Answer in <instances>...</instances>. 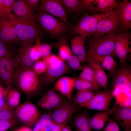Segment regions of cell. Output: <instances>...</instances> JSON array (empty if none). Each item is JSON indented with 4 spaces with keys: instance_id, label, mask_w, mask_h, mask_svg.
I'll return each mask as SVG.
<instances>
[{
    "instance_id": "1",
    "label": "cell",
    "mask_w": 131,
    "mask_h": 131,
    "mask_svg": "<svg viewBox=\"0 0 131 131\" xmlns=\"http://www.w3.org/2000/svg\"><path fill=\"white\" fill-rule=\"evenodd\" d=\"M38 75L32 68L16 69L13 74L12 86L14 85L26 96H31L38 90L42 83Z\"/></svg>"
},
{
    "instance_id": "2",
    "label": "cell",
    "mask_w": 131,
    "mask_h": 131,
    "mask_svg": "<svg viewBox=\"0 0 131 131\" xmlns=\"http://www.w3.org/2000/svg\"><path fill=\"white\" fill-rule=\"evenodd\" d=\"M34 17L42 29L52 38L59 39L71 32V25L49 14L39 11L35 14Z\"/></svg>"
},
{
    "instance_id": "3",
    "label": "cell",
    "mask_w": 131,
    "mask_h": 131,
    "mask_svg": "<svg viewBox=\"0 0 131 131\" xmlns=\"http://www.w3.org/2000/svg\"><path fill=\"white\" fill-rule=\"evenodd\" d=\"M87 52L99 56L116 55L115 39L113 34L98 36H91L87 38Z\"/></svg>"
},
{
    "instance_id": "4",
    "label": "cell",
    "mask_w": 131,
    "mask_h": 131,
    "mask_svg": "<svg viewBox=\"0 0 131 131\" xmlns=\"http://www.w3.org/2000/svg\"><path fill=\"white\" fill-rule=\"evenodd\" d=\"M89 13L85 12L74 25H71V33L74 35H79L87 38L92 35L96 30L98 22L105 14L90 15Z\"/></svg>"
},
{
    "instance_id": "5",
    "label": "cell",
    "mask_w": 131,
    "mask_h": 131,
    "mask_svg": "<svg viewBox=\"0 0 131 131\" xmlns=\"http://www.w3.org/2000/svg\"><path fill=\"white\" fill-rule=\"evenodd\" d=\"M15 28L18 41L36 40L41 32L37 24H32L14 17L10 21Z\"/></svg>"
},
{
    "instance_id": "6",
    "label": "cell",
    "mask_w": 131,
    "mask_h": 131,
    "mask_svg": "<svg viewBox=\"0 0 131 131\" xmlns=\"http://www.w3.org/2000/svg\"><path fill=\"white\" fill-rule=\"evenodd\" d=\"M14 112L19 122L30 127L35 124L40 116V112L37 107L29 101L17 106L14 109Z\"/></svg>"
},
{
    "instance_id": "7",
    "label": "cell",
    "mask_w": 131,
    "mask_h": 131,
    "mask_svg": "<svg viewBox=\"0 0 131 131\" xmlns=\"http://www.w3.org/2000/svg\"><path fill=\"white\" fill-rule=\"evenodd\" d=\"M121 26L115 10L105 13L98 22L96 30L91 36H98L120 32Z\"/></svg>"
},
{
    "instance_id": "8",
    "label": "cell",
    "mask_w": 131,
    "mask_h": 131,
    "mask_svg": "<svg viewBox=\"0 0 131 131\" xmlns=\"http://www.w3.org/2000/svg\"><path fill=\"white\" fill-rule=\"evenodd\" d=\"M113 98L111 91L107 90L98 91L88 102L80 107L101 111H107L110 109V103Z\"/></svg>"
},
{
    "instance_id": "9",
    "label": "cell",
    "mask_w": 131,
    "mask_h": 131,
    "mask_svg": "<svg viewBox=\"0 0 131 131\" xmlns=\"http://www.w3.org/2000/svg\"><path fill=\"white\" fill-rule=\"evenodd\" d=\"M39 11L49 14L71 25L68 20L67 12L60 0H40L38 8Z\"/></svg>"
},
{
    "instance_id": "10",
    "label": "cell",
    "mask_w": 131,
    "mask_h": 131,
    "mask_svg": "<svg viewBox=\"0 0 131 131\" xmlns=\"http://www.w3.org/2000/svg\"><path fill=\"white\" fill-rule=\"evenodd\" d=\"M113 90L124 89L131 90V68L126 64H121L112 76Z\"/></svg>"
},
{
    "instance_id": "11",
    "label": "cell",
    "mask_w": 131,
    "mask_h": 131,
    "mask_svg": "<svg viewBox=\"0 0 131 131\" xmlns=\"http://www.w3.org/2000/svg\"><path fill=\"white\" fill-rule=\"evenodd\" d=\"M115 39V51L121 64L126 63V61L129 53H131L130 47L131 34L130 32L117 33L114 34Z\"/></svg>"
},
{
    "instance_id": "12",
    "label": "cell",
    "mask_w": 131,
    "mask_h": 131,
    "mask_svg": "<svg viewBox=\"0 0 131 131\" xmlns=\"http://www.w3.org/2000/svg\"><path fill=\"white\" fill-rule=\"evenodd\" d=\"M115 11L121 26L120 32H130L131 29V1L123 0L118 2Z\"/></svg>"
},
{
    "instance_id": "13",
    "label": "cell",
    "mask_w": 131,
    "mask_h": 131,
    "mask_svg": "<svg viewBox=\"0 0 131 131\" xmlns=\"http://www.w3.org/2000/svg\"><path fill=\"white\" fill-rule=\"evenodd\" d=\"M33 41H29L21 42L19 54L14 60L16 69L32 68L36 61L33 60L30 56V50L34 45Z\"/></svg>"
},
{
    "instance_id": "14",
    "label": "cell",
    "mask_w": 131,
    "mask_h": 131,
    "mask_svg": "<svg viewBox=\"0 0 131 131\" xmlns=\"http://www.w3.org/2000/svg\"><path fill=\"white\" fill-rule=\"evenodd\" d=\"M69 67L61 60L49 65L41 79L42 83L46 85L53 83L58 78L69 72Z\"/></svg>"
},
{
    "instance_id": "15",
    "label": "cell",
    "mask_w": 131,
    "mask_h": 131,
    "mask_svg": "<svg viewBox=\"0 0 131 131\" xmlns=\"http://www.w3.org/2000/svg\"><path fill=\"white\" fill-rule=\"evenodd\" d=\"M77 107L70 102L64 101L51 115L53 121L60 123H66L77 110Z\"/></svg>"
},
{
    "instance_id": "16",
    "label": "cell",
    "mask_w": 131,
    "mask_h": 131,
    "mask_svg": "<svg viewBox=\"0 0 131 131\" xmlns=\"http://www.w3.org/2000/svg\"><path fill=\"white\" fill-rule=\"evenodd\" d=\"M12 11L16 18L32 24H37L34 17L35 14L30 9L25 0H16Z\"/></svg>"
},
{
    "instance_id": "17",
    "label": "cell",
    "mask_w": 131,
    "mask_h": 131,
    "mask_svg": "<svg viewBox=\"0 0 131 131\" xmlns=\"http://www.w3.org/2000/svg\"><path fill=\"white\" fill-rule=\"evenodd\" d=\"M14 66V61L11 57L0 58V80L6 87L12 86Z\"/></svg>"
},
{
    "instance_id": "18",
    "label": "cell",
    "mask_w": 131,
    "mask_h": 131,
    "mask_svg": "<svg viewBox=\"0 0 131 131\" xmlns=\"http://www.w3.org/2000/svg\"><path fill=\"white\" fill-rule=\"evenodd\" d=\"M86 61L88 66L93 70L97 82L101 87L107 90L108 79L107 75L99 61L96 58L87 53Z\"/></svg>"
},
{
    "instance_id": "19",
    "label": "cell",
    "mask_w": 131,
    "mask_h": 131,
    "mask_svg": "<svg viewBox=\"0 0 131 131\" xmlns=\"http://www.w3.org/2000/svg\"><path fill=\"white\" fill-rule=\"evenodd\" d=\"M61 97L54 90L46 92L38 100L37 104L40 107L48 110H55L64 101Z\"/></svg>"
},
{
    "instance_id": "20",
    "label": "cell",
    "mask_w": 131,
    "mask_h": 131,
    "mask_svg": "<svg viewBox=\"0 0 131 131\" xmlns=\"http://www.w3.org/2000/svg\"><path fill=\"white\" fill-rule=\"evenodd\" d=\"M111 114L124 131L131 130V107L115 105V109Z\"/></svg>"
},
{
    "instance_id": "21",
    "label": "cell",
    "mask_w": 131,
    "mask_h": 131,
    "mask_svg": "<svg viewBox=\"0 0 131 131\" xmlns=\"http://www.w3.org/2000/svg\"><path fill=\"white\" fill-rule=\"evenodd\" d=\"M0 39L7 45L18 41L16 29L10 21L1 17L0 21Z\"/></svg>"
},
{
    "instance_id": "22",
    "label": "cell",
    "mask_w": 131,
    "mask_h": 131,
    "mask_svg": "<svg viewBox=\"0 0 131 131\" xmlns=\"http://www.w3.org/2000/svg\"><path fill=\"white\" fill-rule=\"evenodd\" d=\"M87 38L79 35H74L71 41V49L81 62L86 61L87 53L86 51L85 43Z\"/></svg>"
},
{
    "instance_id": "23",
    "label": "cell",
    "mask_w": 131,
    "mask_h": 131,
    "mask_svg": "<svg viewBox=\"0 0 131 131\" xmlns=\"http://www.w3.org/2000/svg\"><path fill=\"white\" fill-rule=\"evenodd\" d=\"M75 78L67 76H62L58 79L54 85L55 89L69 100L72 99Z\"/></svg>"
},
{
    "instance_id": "24",
    "label": "cell",
    "mask_w": 131,
    "mask_h": 131,
    "mask_svg": "<svg viewBox=\"0 0 131 131\" xmlns=\"http://www.w3.org/2000/svg\"><path fill=\"white\" fill-rule=\"evenodd\" d=\"M115 107V105L108 111L96 113L90 118L89 123L91 128L97 131L102 130L109 118V115L113 113Z\"/></svg>"
},
{
    "instance_id": "25",
    "label": "cell",
    "mask_w": 131,
    "mask_h": 131,
    "mask_svg": "<svg viewBox=\"0 0 131 131\" xmlns=\"http://www.w3.org/2000/svg\"><path fill=\"white\" fill-rule=\"evenodd\" d=\"M87 53L97 59L100 62L103 69L107 70L111 76L113 75L116 71L118 67L112 56L107 55L99 56L91 53Z\"/></svg>"
},
{
    "instance_id": "26",
    "label": "cell",
    "mask_w": 131,
    "mask_h": 131,
    "mask_svg": "<svg viewBox=\"0 0 131 131\" xmlns=\"http://www.w3.org/2000/svg\"><path fill=\"white\" fill-rule=\"evenodd\" d=\"M90 118L88 115L84 113L76 115L73 121L76 131H92L89 123Z\"/></svg>"
},
{
    "instance_id": "27",
    "label": "cell",
    "mask_w": 131,
    "mask_h": 131,
    "mask_svg": "<svg viewBox=\"0 0 131 131\" xmlns=\"http://www.w3.org/2000/svg\"><path fill=\"white\" fill-rule=\"evenodd\" d=\"M118 2L115 0H98L94 7V13H105L117 7Z\"/></svg>"
},
{
    "instance_id": "28",
    "label": "cell",
    "mask_w": 131,
    "mask_h": 131,
    "mask_svg": "<svg viewBox=\"0 0 131 131\" xmlns=\"http://www.w3.org/2000/svg\"><path fill=\"white\" fill-rule=\"evenodd\" d=\"M82 69L79 77L90 83L93 85L94 91L97 92L98 91L101 87L97 81L92 69L87 66L82 67Z\"/></svg>"
},
{
    "instance_id": "29",
    "label": "cell",
    "mask_w": 131,
    "mask_h": 131,
    "mask_svg": "<svg viewBox=\"0 0 131 131\" xmlns=\"http://www.w3.org/2000/svg\"><path fill=\"white\" fill-rule=\"evenodd\" d=\"M20 94L16 89L11 86L10 88L5 99L7 105L11 108L15 109L20 103Z\"/></svg>"
},
{
    "instance_id": "30",
    "label": "cell",
    "mask_w": 131,
    "mask_h": 131,
    "mask_svg": "<svg viewBox=\"0 0 131 131\" xmlns=\"http://www.w3.org/2000/svg\"><path fill=\"white\" fill-rule=\"evenodd\" d=\"M95 93L94 91L90 90L78 91L74 97V101L80 106L88 102Z\"/></svg>"
},
{
    "instance_id": "31",
    "label": "cell",
    "mask_w": 131,
    "mask_h": 131,
    "mask_svg": "<svg viewBox=\"0 0 131 131\" xmlns=\"http://www.w3.org/2000/svg\"><path fill=\"white\" fill-rule=\"evenodd\" d=\"M60 1L70 15L77 13H84L79 0H60Z\"/></svg>"
},
{
    "instance_id": "32",
    "label": "cell",
    "mask_w": 131,
    "mask_h": 131,
    "mask_svg": "<svg viewBox=\"0 0 131 131\" xmlns=\"http://www.w3.org/2000/svg\"><path fill=\"white\" fill-rule=\"evenodd\" d=\"M74 88L78 91L87 90L94 91L93 87L90 83L79 77L75 78Z\"/></svg>"
},
{
    "instance_id": "33",
    "label": "cell",
    "mask_w": 131,
    "mask_h": 131,
    "mask_svg": "<svg viewBox=\"0 0 131 131\" xmlns=\"http://www.w3.org/2000/svg\"><path fill=\"white\" fill-rule=\"evenodd\" d=\"M39 121L42 131H50L53 122L51 115L44 114L41 116Z\"/></svg>"
},
{
    "instance_id": "34",
    "label": "cell",
    "mask_w": 131,
    "mask_h": 131,
    "mask_svg": "<svg viewBox=\"0 0 131 131\" xmlns=\"http://www.w3.org/2000/svg\"><path fill=\"white\" fill-rule=\"evenodd\" d=\"M0 119L13 121L16 123L19 122L15 115L14 109L11 108L5 109L0 111Z\"/></svg>"
},
{
    "instance_id": "35",
    "label": "cell",
    "mask_w": 131,
    "mask_h": 131,
    "mask_svg": "<svg viewBox=\"0 0 131 131\" xmlns=\"http://www.w3.org/2000/svg\"><path fill=\"white\" fill-rule=\"evenodd\" d=\"M67 60L69 67L74 70L78 71L82 69V67L80 61L73 53L68 57Z\"/></svg>"
},
{
    "instance_id": "36",
    "label": "cell",
    "mask_w": 131,
    "mask_h": 131,
    "mask_svg": "<svg viewBox=\"0 0 131 131\" xmlns=\"http://www.w3.org/2000/svg\"><path fill=\"white\" fill-rule=\"evenodd\" d=\"M81 7L84 13L86 11L93 14L94 7L98 0H79Z\"/></svg>"
},
{
    "instance_id": "37",
    "label": "cell",
    "mask_w": 131,
    "mask_h": 131,
    "mask_svg": "<svg viewBox=\"0 0 131 131\" xmlns=\"http://www.w3.org/2000/svg\"><path fill=\"white\" fill-rule=\"evenodd\" d=\"M59 58L64 61L67 60L68 57L73 53L71 49L66 44L63 43L59 48Z\"/></svg>"
},
{
    "instance_id": "38",
    "label": "cell",
    "mask_w": 131,
    "mask_h": 131,
    "mask_svg": "<svg viewBox=\"0 0 131 131\" xmlns=\"http://www.w3.org/2000/svg\"><path fill=\"white\" fill-rule=\"evenodd\" d=\"M48 66L44 60L36 61L33 65L32 68L34 71L38 75L45 73Z\"/></svg>"
},
{
    "instance_id": "39",
    "label": "cell",
    "mask_w": 131,
    "mask_h": 131,
    "mask_svg": "<svg viewBox=\"0 0 131 131\" xmlns=\"http://www.w3.org/2000/svg\"><path fill=\"white\" fill-rule=\"evenodd\" d=\"M41 44L40 38L36 40L35 44L31 48L30 50V56L31 58L37 61L41 57L40 54L39 48Z\"/></svg>"
},
{
    "instance_id": "40",
    "label": "cell",
    "mask_w": 131,
    "mask_h": 131,
    "mask_svg": "<svg viewBox=\"0 0 131 131\" xmlns=\"http://www.w3.org/2000/svg\"><path fill=\"white\" fill-rule=\"evenodd\" d=\"M14 15L9 12L6 8L3 0H0V16L10 21Z\"/></svg>"
},
{
    "instance_id": "41",
    "label": "cell",
    "mask_w": 131,
    "mask_h": 131,
    "mask_svg": "<svg viewBox=\"0 0 131 131\" xmlns=\"http://www.w3.org/2000/svg\"><path fill=\"white\" fill-rule=\"evenodd\" d=\"M103 131H120L119 126L115 120L109 118Z\"/></svg>"
},
{
    "instance_id": "42",
    "label": "cell",
    "mask_w": 131,
    "mask_h": 131,
    "mask_svg": "<svg viewBox=\"0 0 131 131\" xmlns=\"http://www.w3.org/2000/svg\"><path fill=\"white\" fill-rule=\"evenodd\" d=\"M52 47L46 43L41 44L40 45L39 50L41 57L43 58L51 54Z\"/></svg>"
},
{
    "instance_id": "43",
    "label": "cell",
    "mask_w": 131,
    "mask_h": 131,
    "mask_svg": "<svg viewBox=\"0 0 131 131\" xmlns=\"http://www.w3.org/2000/svg\"><path fill=\"white\" fill-rule=\"evenodd\" d=\"M7 45L0 39V58L11 57L10 51Z\"/></svg>"
},
{
    "instance_id": "44",
    "label": "cell",
    "mask_w": 131,
    "mask_h": 131,
    "mask_svg": "<svg viewBox=\"0 0 131 131\" xmlns=\"http://www.w3.org/2000/svg\"><path fill=\"white\" fill-rule=\"evenodd\" d=\"M16 123L13 121L0 119V131H6Z\"/></svg>"
},
{
    "instance_id": "45",
    "label": "cell",
    "mask_w": 131,
    "mask_h": 131,
    "mask_svg": "<svg viewBox=\"0 0 131 131\" xmlns=\"http://www.w3.org/2000/svg\"><path fill=\"white\" fill-rule=\"evenodd\" d=\"M30 9L34 13L35 12L38 11V8L40 0H25Z\"/></svg>"
},
{
    "instance_id": "46",
    "label": "cell",
    "mask_w": 131,
    "mask_h": 131,
    "mask_svg": "<svg viewBox=\"0 0 131 131\" xmlns=\"http://www.w3.org/2000/svg\"><path fill=\"white\" fill-rule=\"evenodd\" d=\"M48 66L56 62L61 60L59 57L54 55L50 54L49 56L43 58Z\"/></svg>"
},
{
    "instance_id": "47",
    "label": "cell",
    "mask_w": 131,
    "mask_h": 131,
    "mask_svg": "<svg viewBox=\"0 0 131 131\" xmlns=\"http://www.w3.org/2000/svg\"><path fill=\"white\" fill-rule=\"evenodd\" d=\"M16 1L15 0H3L5 6L9 12L11 13L13 7Z\"/></svg>"
},
{
    "instance_id": "48",
    "label": "cell",
    "mask_w": 131,
    "mask_h": 131,
    "mask_svg": "<svg viewBox=\"0 0 131 131\" xmlns=\"http://www.w3.org/2000/svg\"><path fill=\"white\" fill-rule=\"evenodd\" d=\"M66 123H60L53 121L50 131H61L62 128Z\"/></svg>"
},
{
    "instance_id": "49",
    "label": "cell",
    "mask_w": 131,
    "mask_h": 131,
    "mask_svg": "<svg viewBox=\"0 0 131 131\" xmlns=\"http://www.w3.org/2000/svg\"><path fill=\"white\" fill-rule=\"evenodd\" d=\"M10 108L12 109L7 105L5 100L0 98V111L5 109Z\"/></svg>"
},
{
    "instance_id": "50",
    "label": "cell",
    "mask_w": 131,
    "mask_h": 131,
    "mask_svg": "<svg viewBox=\"0 0 131 131\" xmlns=\"http://www.w3.org/2000/svg\"><path fill=\"white\" fill-rule=\"evenodd\" d=\"M15 131H32V129L30 127L25 125L18 128Z\"/></svg>"
},
{
    "instance_id": "51",
    "label": "cell",
    "mask_w": 131,
    "mask_h": 131,
    "mask_svg": "<svg viewBox=\"0 0 131 131\" xmlns=\"http://www.w3.org/2000/svg\"><path fill=\"white\" fill-rule=\"evenodd\" d=\"M32 131H42L39 120L34 126L33 128L32 129Z\"/></svg>"
},
{
    "instance_id": "52",
    "label": "cell",
    "mask_w": 131,
    "mask_h": 131,
    "mask_svg": "<svg viewBox=\"0 0 131 131\" xmlns=\"http://www.w3.org/2000/svg\"><path fill=\"white\" fill-rule=\"evenodd\" d=\"M61 131H72L70 127L68 126H67L66 125L63 128Z\"/></svg>"
},
{
    "instance_id": "53",
    "label": "cell",
    "mask_w": 131,
    "mask_h": 131,
    "mask_svg": "<svg viewBox=\"0 0 131 131\" xmlns=\"http://www.w3.org/2000/svg\"><path fill=\"white\" fill-rule=\"evenodd\" d=\"M1 17H0V19H1Z\"/></svg>"
},
{
    "instance_id": "54",
    "label": "cell",
    "mask_w": 131,
    "mask_h": 131,
    "mask_svg": "<svg viewBox=\"0 0 131 131\" xmlns=\"http://www.w3.org/2000/svg\"><path fill=\"white\" fill-rule=\"evenodd\" d=\"M131 131V130L129 131Z\"/></svg>"
}]
</instances>
